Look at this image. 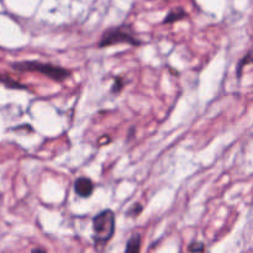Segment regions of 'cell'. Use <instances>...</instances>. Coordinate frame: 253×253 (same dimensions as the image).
Segmentation results:
<instances>
[{"label": "cell", "mask_w": 253, "mask_h": 253, "mask_svg": "<svg viewBox=\"0 0 253 253\" xmlns=\"http://www.w3.org/2000/svg\"><path fill=\"white\" fill-rule=\"evenodd\" d=\"M141 235L140 234H133L131 235L130 239L127 240L126 244L125 252L126 253H137L141 250Z\"/></svg>", "instance_id": "6"}, {"label": "cell", "mask_w": 253, "mask_h": 253, "mask_svg": "<svg viewBox=\"0 0 253 253\" xmlns=\"http://www.w3.org/2000/svg\"><path fill=\"white\" fill-rule=\"evenodd\" d=\"M32 252H46V250H43V249H32Z\"/></svg>", "instance_id": "14"}, {"label": "cell", "mask_w": 253, "mask_h": 253, "mask_svg": "<svg viewBox=\"0 0 253 253\" xmlns=\"http://www.w3.org/2000/svg\"><path fill=\"white\" fill-rule=\"evenodd\" d=\"M14 71L20 73H26V72H34V73H41L46 76L47 78L56 82H63L71 77V71L63 68V67L54 66L52 63H44L40 61H20L12 62L10 64Z\"/></svg>", "instance_id": "1"}, {"label": "cell", "mask_w": 253, "mask_h": 253, "mask_svg": "<svg viewBox=\"0 0 253 253\" xmlns=\"http://www.w3.org/2000/svg\"><path fill=\"white\" fill-rule=\"evenodd\" d=\"M253 62V49H251V51L249 52L247 54H245L244 58L241 59V61L239 62V64H237V69H236V76L237 78H241L242 77V71H244L245 66H247V64L252 63Z\"/></svg>", "instance_id": "8"}, {"label": "cell", "mask_w": 253, "mask_h": 253, "mask_svg": "<svg viewBox=\"0 0 253 253\" xmlns=\"http://www.w3.org/2000/svg\"><path fill=\"white\" fill-rule=\"evenodd\" d=\"M103 142H105V143H106V142H110V137H109L108 135H104L103 137H101L100 140L98 141V143H99V145H100V146H103Z\"/></svg>", "instance_id": "12"}, {"label": "cell", "mask_w": 253, "mask_h": 253, "mask_svg": "<svg viewBox=\"0 0 253 253\" xmlns=\"http://www.w3.org/2000/svg\"><path fill=\"white\" fill-rule=\"evenodd\" d=\"M135 130H136L135 126H132V127L130 128V131H128V137H127V141H130L131 138L133 137V132H135Z\"/></svg>", "instance_id": "13"}, {"label": "cell", "mask_w": 253, "mask_h": 253, "mask_svg": "<svg viewBox=\"0 0 253 253\" xmlns=\"http://www.w3.org/2000/svg\"><path fill=\"white\" fill-rule=\"evenodd\" d=\"M125 84H126V79L124 78V77H121V76L115 77V78H114L113 86H111V93L119 94L124 89Z\"/></svg>", "instance_id": "9"}, {"label": "cell", "mask_w": 253, "mask_h": 253, "mask_svg": "<svg viewBox=\"0 0 253 253\" xmlns=\"http://www.w3.org/2000/svg\"><path fill=\"white\" fill-rule=\"evenodd\" d=\"M94 188L95 187H94V183L90 178L79 177L74 182V192L79 198H83V199L91 197Z\"/></svg>", "instance_id": "4"}, {"label": "cell", "mask_w": 253, "mask_h": 253, "mask_svg": "<svg viewBox=\"0 0 253 253\" xmlns=\"http://www.w3.org/2000/svg\"><path fill=\"white\" fill-rule=\"evenodd\" d=\"M185 17H188V12L185 11L184 9H182V7H177V9H173L168 12L167 16H166L165 20L162 21V24L165 25L174 24V22L180 21V20L185 19Z\"/></svg>", "instance_id": "5"}, {"label": "cell", "mask_w": 253, "mask_h": 253, "mask_svg": "<svg viewBox=\"0 0 253 253\" xmlns=\"http://www.w3.org/2000/svg\"><path fill=\"white\" fill-rule=\"evenodd\" d=\"M0 84H4L7 88L16 89V90H26L27 89V85L15 81V79L10 78L9 76H5V74H0Z\"/></svg>", "instance_id": "7"}, {"label": "cell", "mask_w": 253, "mask_h": 253, "mask_svg": "<svg viewBox=\"0 0 253 253\" xmlns=\"http://www.w3.org/2000/svg\"><path fill=\"white\" fill-rule=\"evenodd\" d=\"M204 250L205 246L202 242H193V244H190L189 247H188V251L189 252H203Z\"/></svg>", "instance_id": "11"}, {"label": "cell", "mask_w": 253, "mask_h": 253, "mask_svg": "<svg viewBox=\"0 0 253 253\" xmlns=\"http://www.w3.org/2000/svg\"><path fill=\"white\" fill-rule=\"evenodd\" d=\"M119 43H127L131 46H141L142 41L136 37L135 31L132 26L127 24L119 25V26L110 27L105 30L101 35L100 41L98 42L99 48H105V47L114 46Z\"/></svg>", "instance_id": "3"}, {"label": "cell", "mask_w": 253, "mask_h": 253, "mask_svg": "<svg viewBox=\"0 0 253 253\" xmlns=\"http://www.w3.org/2000/svg\"><path fill=\"white\" fill-rule=\"evenodd\" d=\"M93 241L95 246H104L113 239L115 234V214L111 209H105L96 214L91 222Z\"/></svg>", "instance_id": "2"}, {"label": "cell", "mask_w": 253, "mask_h": 253, "mask_svg": "<svg viewBox=\"0 0 253 253\" xmlns=\"http://www.w3.org/2000/svg\"><path fill=\"white\" fill-rule=\"evenodd\" d=\"M142 210H143L142 205H141L140 203H135V204L131 205L130 209H128L127 211H126V216L136 217V216H138V215H140L141 212H142Z\"/></svg>", "instance_id": "10"}]
</instances>
